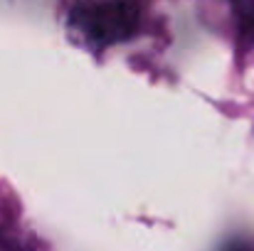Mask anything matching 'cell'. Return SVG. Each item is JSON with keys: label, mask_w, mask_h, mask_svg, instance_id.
<instances>
[{"label": "cell", "mask_w": 254, "mask_h": 251, "mask_svg": "<svg viewBox=\"0 0 254 251\" xmlns=\"http://www.w3.org/2000/svg\"><path fill=\"white\" fill-rule=\"evenodd\" d=\"M143 22L141 0H77L69 10V40L89 52L128 42Z\"/></svg>", "instance_id": "6da1fadb"}, {"label": "cell", "mask_w": 254, "mask_h": 251, "mask_svg": "<svg viewBox=\"0 0 254 251\" xmlns=\"http://www.w3.org/2000/svg\"><path fill=\"white\" fill-rule=\"evenodd\" d=\"M232 12L242 40L254 45V0H232Z\"/></svg>", "instance_id": "7a4b0ae2"}]
</instances>
